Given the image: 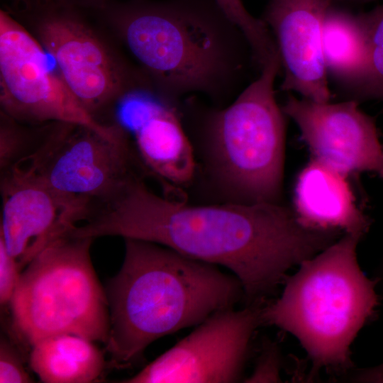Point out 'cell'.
Returning a JSON list of instances; mask_svg holds the SVG:
<instances>
[{"label": "cell", "instance_id": "7a4b0ae2", "mask_svg": "<svg viewBox=\"0 0 383 383\" xmlns=\"http://www.w3.org/2000/svg\"><path fill=\"white\" fill-rule=\"evenodd\" d=\"M97 10L118 27L160 99L172 105L194 94L232 96L248 63L255 65L246 35L216 0H132Z\"/></svg>", "mask_w": 383, "mask_h": 383}, {"label": "cell", "instance_id": "d4e9b609", "mask_svg": "<svg viewBox=\"0 0 383 383\" xmlns=\"http://www.w3.org/2000/svg\"><path fill=\"white\" fill-rule=\"evenodd\" d=\"M67 4H72L77 7H87L94 9L106 3L110 2L111 0H62Z\"/></svg>", "mask_w": 383, "mask_h": 383}, {"label": "cell", "instance_id": "277c9868", "mask_svg": "<svg viewBox=\"0 0 383 383\" xmlns=\"http://www.w3.org/2000/svg\"><path fill=\"white\" fill-rule=\"evenodd\" d=\"M362 237L345 233L302 262L294 274L287 276L281 296L262 306V323L294 336L313 372L353 367L351 345L380 305L379 279L367 277L357 260Z\"/></svg>", "mask_w": 383, "mask_h": 383}, {"label": "cell", "instance_id": "8992f818", "mask_svg": "<svg viewBox=\"0 0 383 383\" xmlns=\"http://www.w3.org/2000/svg\"><path fill=\"white\" fill-rule=\"evenodd\" d=\"M93 240L61 237L21 273L10 306L16 331L30 346L60 334L107 342L109 302L91 263Z\"/></svg>", "mask_w": 383, "mask_h": 383}, {"label": "cell", "instance_id": "3957f363", "mask_svg": "<svg viewBox=\"0 0 383 383\" xmlns=\"http://www.w3.org/2000/svg\"><path fill=\"white\" fill-rule=\"evenodd\" d=\"M124 240L122 266L106 291L105 345L115 366L128 367L155 340L243 301L240 280L218 265L152 242Z\"/></svg>", "mask_w": 383, "mask_h": 383}, {"label": "cell", "instance_id": "6da1fadb", "mask_svg": "<svg viewBox=\"0 0 383 383\" xmlns=\"http://www.w3.org/2000/svg\"><path fill=\"white\" fill-rule=\"evenodd\" d=\"M79 233L152 242L225 267L240 280L246 306L264 304L290 268L338 238L305 226L279 203L188 205L156 194L138 176L99 202Z\"/></svg>", "mask_w": 383, "mask_h": 383}, {"label": "cell", "instance_id": "4fadbf2b", "mask_svg": "<svg viewBox=\"0 0 383 383\" xmlns=\"http://www.w3.org/2000/svg\"><path fill=\"white\" fill-rule=\"evenodd\" d=\"M333 0H270L263 18L274 39L284 77L282 91L328 102L323 24Z\"/></svg>", "mask_w": 383, "mask_h": 383}, {"label": "cell", "instance_id": "2e32d148", "mask_svg": "<svg viewBox=\"0 0 383 383\" xmlns=\"http://www.w3.org/2000/svg\"><path fill=\"white\" fill-rule=\"evenodd\" d=\"M84 338L60 334L31 346L29 363L40 380L46 383H88L102 373V352Z\"/></svg>", "mask_w": 383, "mask_h": 383}, {"label": "cell", "instance_id": "9a60e30c", "mask_svg": "<svg viewBox=\"0 0 383 383\" xmlns=\"http://www.w3.org/2000/svg\"><path fill=\"white\" fill-rule=\"evenodd\" d=\"M346 174L313 159L300 172L294 189V212L305 226L345 233H367L369 217L357 206Z\"/></svg>", "mask_w": 383, "mask_h": 383}, {"label": "cell", "instance_id": "5b68a950", "mask_svg": "<svg viewBox=\"0 0 383 383\" xmlns=\"http://www.w3.org/2000/svg\"><path fill=\"white\" fill-rule=\"evenodd\" d=\"M280 70L277 56L229 105L206 116L209 166L232 201L278 203L281 196L285 123L274 89Z\"/></svg>", "mask_w": 383, "mask_h": 383}, {"label": "cell", "instance_id": "5bb4252c", "mask_svg": "<svg viewBox=\"0 0 383 383\" xmlns=\"http://www.w3.org/2000/svg\"><path fill=\"white\" fill-rule=\"evenodd\" d=\"M124 99V114L145 165L170 183H189L194 174L195 161L177 106L161 99H150L137 91Z\"/></svg>", "mask_w": 383, "mask_h": 383}, {"label": "cell", "instance_id": "30bf717a", "mask_svg": "<svg viewBox=\"0 0 383 383\" xmlns=\"http://www.w3.org/2000/svg\"><path fill=\"white\" fill-rule=\"evenodd\" d=\"M264 304L219 310L126 383H221L240 380Z\"/></svg>", "mask_w": 383, "mask_h": 383}, {"label": "cell", "instance_id": "e0dca14e", "mask_svg": "<svg viewBox=\"0 0 383 383\" xmlns=\"http://www.w3.org/2000/svg\"><path fill=\"white\" fill-rule=\"evenodd\" d=\"M322 38L327 72L357 91L369 65L367 35L360 16L332 5L324 18Z\"/></svg>", "mask_w": 383, "mask_h": 383}, {"label": "cell", "instance_id": "ba28073f", "mask_svg": "<svg viewBox=\"0 0 383 383\" xmlns=\"http://www.w3.org/2000/svg\"><path fill=\"white\" fill-rule=\"evenodd\" d=\"M47 54L39 41L1 10V112L24 123H68L108 136L121 133L122 126L103 124L81 106Z\"/></svg>", "mask_w": 383, "mask_h": 383}, {"label": "cell", "instance_id": "7c38bea8", "mask_svg": "<svg viewBox=\"0 0 383 383\" xmlns=\"http://www.w3.org/2000/svg\"><path fill=\"white\" fill-rule=\"evenodd\" d=\"M297 125L313 158L346 174L383 179V145L374 120L355 101L320 103L290 96L282 107Z\"/></svg>", "mask_w": 383, "mask_h": 383}, {"label": "cell", "instance_id": "ac0fdd59", "mask_svg": "<svg viewBox=\"0 0 383 383\" xmlns=\"http://www.w3.org/2000/svg\"><path fill=\"white\" fill-rule=\"evenodd\" d=\"M21 122L1 112L0 173L28 160L40 148L53 123L34 131L24 128Z\"/></svg>", "mask_w": 383, "mask_h": 383}, {"label": "cell", "instance_id": "7402d4cb", "mask_svg": "<svg viewBox=\"0 0 383 383\" xmlns=\"http://www.w3.org/2000/svg\"><path fill=\"white\" fill-rule=\"evenodd\" d=\"M21 267L0 239V303L10 304L21 279Z\"/></svg>", "mask_w": 383, "mask_h": 383}, {"label": "cell", "instance_id": "484cf974", "mask_svg": "<svg viewBox=\"0 0 383 383\" xmlns=\"http://www.w3.org/2000/svg\"><path fill=\"white\" fill-rule=\"evenodd\" d=\"M37 0H13V4H23L27 2H32Z\"/></svg>", "mask_w": 383, "mask_h": 383}, {"label": "cell", "instance_id": "603a6c76", "mask_svg": "<svg viewBox=\"0 0 383 383\" xmlns=\"http://www.w3.org/2000/svg\"><path fill=\"white\" fill-rule=\"evenodd\" d=\"M280 380L278 352L275 346L270 345L260 357L252 374L244 382H277Z\"/></svg>", "mask_w": 383, "mask_h": 383}, {"label": "cell", "instance_id": "9c48e42d", "mask_svg": "<svg viewBox=\"0 0 383 383\" xmlns=\"http://www.w3.org/2000/svg\"><path fill=\"white\" fill-rule=\"evenodd\" d=\"M16 167L58 192L92 202L111 196L136 176L125 131L108 136L68 123H54L38 151Z\"/></svg>", "mask_w": 383, "mask_h": 383}, {"label": "cell", "instance_id": "d6986e66", "mask_svg": "<svg viewBox=\"0 0 383 383\" xmlns=\"http://www.w3.org/2000/svg\"><path fill=\"white\" fill-rule=\"evenodd\" d=\"M359 16L367 35L369 65L357 92L364 99L383 102V4Z\"/></svg>", "mask_w": 383, "mask_h": 383}, {"label": "cell", "instance_id": "44dd1931", "mask_svg": "<svg viewBox=\"0 0 383 383\" xmlns=\"http://www.w3.org/2000/svg\"><path fill=\"white\" fill-rule=\"evenodd\" d=\"M14 347L4 338L0 344V382H33Z\"/></svg>", "mask_w": 383, "mask_h": 383}, {"label": "cell", "instance_id": "4316f807", "mask_svg": "<svg viewBox=\"0 0 383 383\" xmlns=\"http://www.w3.org/2000/svg\"><path fill=\"white\" fill-rule=\"evenodd\" d=\"M355 1H360L366 2V1H372V0H355Z\"/></svg>", "mask_w": 383, "mask_h": 383}, {"label": "cell", "instance_id": "cb8c5ba5", "mask_svg": "<svg viewBox=\"0 0 383 383\" xmlns=\"http://www.w3.org/2000/svg\"><path fill=\"white\" fill-rule=\"evenodd\" d=\"M379 280L383 279V267L380 270ZM355 380L361 382L383 383V362L374 367L365 369L360 372L355 377Z\"/></svg>", "mask_w": 383, "mask_h": 383}, {"label": "cell", "instance_id": "52a82bcc", "mask_svg": "<svg viewBox=\"0 0 383 383\" xmlns=\"http://www.w3.org/2000/svg\"><path fill=\"white\" fill-rule=\"evenodd\" d=\"M15 9L33 21L39 42L60 77L94 118L113 101L148 87L147 81L111 56L84 23L76 6L62 0H38Z\"/></svg>", "mask_w": 383, "mask_h": 383}, {"label": "cell", "instance_id": "ffe728a7", "mask_svg": "<svg viewBox=\"0 0 383 383\" xmlns=\"http://www.w3.org/2000/svg\"><path fill=\"white\" fill-rule=\"evenodd\" d=\"M227 15L241 28L259 66L265 65L277 49L271 31L262 19L252 15L241 0H216Z\"/></svg>", "mask_w": 383, "mask_h": 383}, {"label": "cell", "instance_id": "8fae6325", "mask_svg": "<svg viewBox=\"0 0 383 383\" xmlns=\"http://www.w3.org/2000/svg\"><path fill=\"white\" fill-rule=\"evenodd\" d=\"M0 239L21 269L91 212L92 201L58 192L25 170L0 173Z\"/></svg>", "mask_w": 383, "mask_h": 383}]
</instances>
